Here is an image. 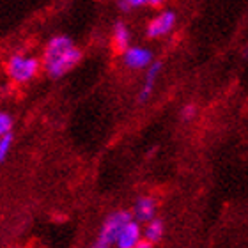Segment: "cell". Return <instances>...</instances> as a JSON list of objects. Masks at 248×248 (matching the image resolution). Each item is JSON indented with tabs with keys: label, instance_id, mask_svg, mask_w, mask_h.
I'll list each match as a JSON object with an SVG mask.
<instances>
[{
	"label": "cell",
	"instance_id": "cell-1",
	"mask_svg": "<svg viewBox=\"0 0 248 248\" xmlns=\"http://www.w3.org/2000/svg\"><path fill=\"white\" fill-rule=\"evenodd\" d=\"M82 59V52L77 48L71 37L53 36L45 46L41 66L52 78L64 77L67 71H71Z\"/></svg>",
	"mask_w": 248,
	"mask_h": 248
},
{
	"label": "cell",
	"instance_id": "cell-2",
	"mask_svg": "<svg viewBox=\"0 0 248 248\" xmlns=\"http://www.w3.org/2000/svg\"><path fill=\"white\" fill-rule=\"evenodd\" d=\"M41 69V61L29 53H13L5 62V71L11 82L23 85L32 82Z\"/></svg>",
	"mask_w": 248,
	"mask_h": 248
},
{
	"label": "cell",
	"instance_id": "cell-3",
	"mask_svg": "<svg viewBox=\"0 0 248 248\" xmlns=\"http://www.w3.org/2000/svg\"><path fill=\"white\" fill-rule=\"evenodd\" d=\"M131 215L128 211H117L112 213L107 220L103 222L101 229H99V236H98V243L105 245V247H110V245H115L117 238H119L121 231H123L129 222H131Z\"/></svg>",
	"mask_w": 248,
	"mask_h": 248
},
{
	"label": "cell",
	"instance_id": "cell-4",
	"mask_svg": "<svg viewBox=\"0 0 248 248\" xmlns=\"http://www.w3.org/2000/svg\"><path fill=\"white\" fill-rule=\"evenodd\" d=\"M176 13L174 11H161L160 15H156L153 20L149 21V25H147V36L149 37H160V36H165L169 32L174 29L176 25Z\"/></svg>",
	"mask_w": 248,
	"mask_h": 248
},
{
	"label": "cell",
	"instance_id": "cell-5",
	"mask_svg": "<svg viewBox=\"0 0 248 248\" xmlns=\"http://www.w3.org/2000/svg\"><path fill=\"white\" fill-rule=\"evenodd\" d=\"M124 64L131 69H144L153 64V53L144 46H129L124 50Z\"/></svg>",
	"mask_w": 248,
	"mask_h": 248
},
{
	"label": "cell",
	"instance_id": "cell-6",
	"mask_svg": "<svg viewBox=\"0 0 248 248\" xmlns=\"http://www.w3.org/2000/svg\"><path fill=\"white\" fill-rule=\"evenodd\" d=\"M142 238H144V234H142L140 225L135 222V220H131V222L121 231L119 238H117V241H115V247L117 248H137L140 243H142Z\"/></svg>",
	"mask_w": 248,
	"mask_h": 248
},
{
	"label": "cell",
	"instance_id": "cell-7",
	"mask_svg": "<svg viewBox=\"0 0 248 248\" xmlns=\"http://www.w3.org/2000/svg\"><path fill=\"white\" fill-rule=\"evenodd\" d=\"M133 217L139 222H151L156 218V202L151 197H140L139 201L135 202L133 207Z\"/></svg>",
	"mask_w": 248,
	"mask_h": 248
},
{
	"label": "cell",
	"instance_id": "cell-8",
	"mask_svg": "<svg viewBox=\"0 0 248 248\" xmlns=\"http://www.w3.org/2000/svg\"><path fill=\"white\" fill-rule=\"evenodd\" d=\"M160 71H161V64H160V62H153V64L147 67L144 87H142V91H140V94H139V101H145V99H147L151 94H153V89H155L156 78H158Z\"/></svg>",
	"mask_w": 248,
	"mask_h": 248
},
{
	"label": "cell",
	"instance_id": "cell-9",
	"mask_svg": "<svg viewBox=\"0 0 248 248\" xmlns=\"http://www.w3.org/2000/svg\"><path fill=\"white\" fill-rule=\"evenodd\" d=\"M163 232H165V229H163V222L158 220V218H155V220H151V222L145 223V229L142 231L145 243H149V245L158 243V241L163 238Z\"/></svg>",
	"mask_w": 248,
	"mask_h": 248
},
{
	"label": "cell",
	"instance_id": "cell-10",
	"mask_svg": "<svg viewBox=\"0 0 248 248\" xmlns=\"http://www.w3.org/2000/svg\"><path fill=\"white\" fill-rule=\"evenodd\" d=\"M114 43L115 46L119 48V50H123V52L129 48V31L123 21L114 25Z\"/></svg>",
	"mask_w": 248,
	"mask_h": 248
},
{
	"label": "cell",
	"instance_id": "cell-11",
	"mask_svg": "<svg viewBox=\"0 0 248 248\" xmlns=\"http://www.w3.org/2000/svg\"><path fill=\"white\" fill-rule=\"evenodd\" d=\"M13 131V117L7 112L0 110V139L5 135H11Z\"/></svg>",
	"mask_w": 248,
	"mask_h": 248
},
{
	"label": "cell",
	"instance_id": "cell-12",
	"mask_svg": "<svg viewBox=\"0 0 248 248\" xmlns=\"http://www.w3.org/2000/svg\"><path fill=\"white\" fill-rule=\"evenodd\" d=\"M156 5L158 2H151V0H123L119 2V7L123 11H131V9H139V7H144V5Z\"/></svg>",
	"mask_w": 248,
	"mask_h": 248
},
{
	"label": "cell",
	"instance_id": "cell-13",
	"mask_svg": "<svg viewBox=\"0 0 248 248\" xmlns=\"http://www.w3.org/2000/svg\"><path fill=\"white\" fill-rule=\"evenodd\" d=\"M11 149H13V133L0 139V161H4L9 156Z\"/></svg>",
	"mask_w": 248,
	"mask_h": 248
},
{
	"label": "cell",
	"instance_id": "cell-14",
	"mask_svg": "<svg viewBox=\"0 0 248 248\" xmlns=\"http://www.w3.org/2000/svg\"><path fill=\"white\" fill-rule=\"evenodd\" d=\"M195 105H186L185 108H183V117H185L186 121L188 119H191V117H193V115H195Z\"/></svg>",
	"mask_w": 248,
	"mask_h": 248
},
{
	"label": "cell",
	"instance_id": "cell-15",
	"mask_svg": "<svg viewBox=\"0 0 248 248\" xmlns=\"http://www.w3.org/2000/svg\"><path fill=\"white\" fill-rule=\"evenodd\" d=\"M137 248H153V245H149V243H145V241H142V243H140Z\"/></svg>",
	"mask_w": 248,
	"mask_h": 248
},
{
	"label": "cell",
	"instance_id": "cell-16",
	"mask_svg": "<svg viewBox=\"0 0 248 248\" xmlns=\"http://www.w3.org/2000/svg\"><path fill=\"white\" fill-rule=\"evenodd\" d=\"M93 248H110V247H105V245H99V243H96Z\"/></svg>",
	"mask_w": 248,
	"mask_h": 248
},
{
	"label": "cell",
	"instance_id": "cell-17",
	"mask_svg": "<svg viewBox=\"0 0 248 248\" xmlns=\"http://www.w3.org/2000/svg\"><path fill=\"white\" fill-rule=\"evenodd\" d=\"M245 57H248V45H247V50H245Z\"/></svg>",
	"mask_w": 248,
	"mask_h": 248
}]
</instances>
